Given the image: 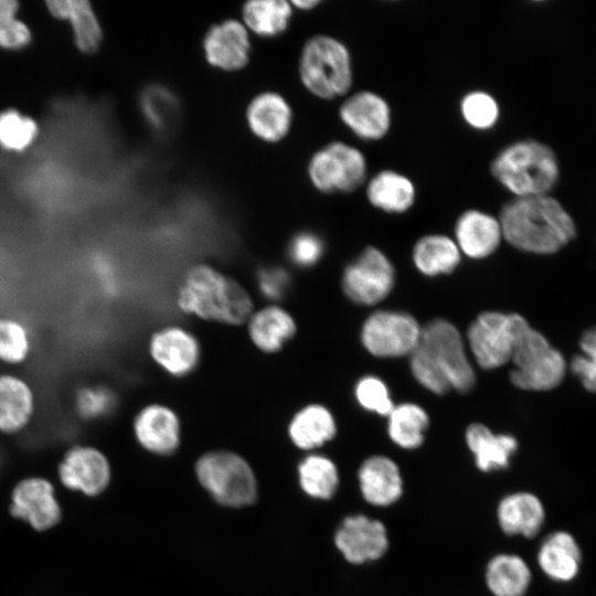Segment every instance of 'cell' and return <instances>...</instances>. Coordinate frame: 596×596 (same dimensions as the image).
<instances>
[{
    "mask_svg": "<svg viewBox=\"0 0 596 596\" xmlns=\"http://www.w3.org/2000/svg\"><path fill=\"white\" fill-rule=\"evenodd\" d=\"M358 479L363 498L371 504L389 505L402 496L400 469L389 457L368 458L359 469Z\"/></svg>",
    "mask_w": 596,
    "mask_h": 596,
    "instance_id": "22",
    "label": "cell"
},
{
    "mask_svg": "<svg viewBox=\"0 0 596 596\" xmlns=\"http://www.w3.org/2000/svg\"><path fill=\"white\" fill-rule=\"evenodd\" d=\"M46 6L54 18L71 23L78 50L88 54L98 50L103 31L87 0H51Z\"/></svg>",
    "mask_w": 596,
    "mask_h": 596,
    "instance_id": "26",
    "label": "cell"
},
{
    "mask_svg": "<svg viewBox=\"0 0 596 596\" xmlns=\"http://www.w3.org/2000/svg\"><path fill=\"white\" fill-rule=\"evenodd\" d=\"M525 322L518 313H480L467 331L469 348L478 365L491 370L511 361L515 340Z\"/></svg>",
    "mask_w": 596,
    "mask_h": 596,
    "instance_id": "9",
    "label": "cell"
},
{
    "mask_svg": "<svg viewBox=\"0 0 596 596\" xmlns=\"http://www.w3.org/2000/svg\"><path fill=\"white\" fill-rule=\"evenodd\" d=\"M579 350V353L573 355L570 369L585 390L596 393V326L583 332Z\"/></svg>",
    "mask_w": 596,
    "mask_h": 596,
    "instance_id": "39",
    "label": "cell"
},
{
    "mask_svg": "<svg viewBox=\"0 0 596 596\" xmlns=\"http://www.w3.org/2000/svg\"><path fill=\"white\" fill-rule=\"evenodd\" d=\"M10 512L28 522L33 529L44 531L53 528L62 517L52 483L41 477L21 480L11 497Z\"/></svg>",
    "mask_w": 596,
    "mask_h": 596,
    "instance_id": "15",
    "label": "cell"
},
{
    "mask_svg": "<svg viewBox=\"0 0 596 596\" xmlns=\"http://www.w3.org/2000/svg\"><path fill=\"white\" fill-rule=\"evenodd\" d=\"M301 489L316 499H330L339 485L334 462L321 455H309L298 466Z\"/></svg>",
    "mask_w": 596,
    "mask_h": 596,
    "instance_id": "34",
    "label": "cell"
},
{
    "mask_svg": "<svg viewBox=\"0 0 596 596\" xmlns=\"http://www.w3.org/2000/svg\"><path fill=\"white\" fill-rule=\"evenodd\" d=\"M245 25L259 36L273 38L283 33L290 21L291 3L284 0H252L242 9Z\"/></svg>",
    "mask_w": 596,
    "mask_h": 596,
    "instance_id": "32",
    "label": "cell"
},
{
    "mask_svg": "<svg viewBox=\"0 0 596 596\" xmlns=\"http://www.w3.org/2000/svg\"><path fill=\"white\" fill-rule=\"evenodd\" d=\"M114 394L102 386L86 387L77 396V409L85 418L106 415L114 407Z\"/></svg>",
    "mask_w": 596,
    "mask_h": 596,
    "instance_id": "42",
    "label": "cell"
},
{
    "mask_svg": "<svg viewBox=\"0 0 596 596\" xmlns=\"http://www.w3.org/2000/svg\"><path fill=\"white\" fill-rule=\"evenodd\" d=\"M287 433L296 447L310 450L332 439L337 425L332 413L326 406L309 404L294 414Z\"/></svg>",
    "mask_w": 596,
    "mask_h": 596,
    "instance_id": "28",
    "label": "cell"
},
{
    "mask_svg": "<svg viewBox=\"0 0 596 596\" xmlns=\"http://www.w3.org/2000/svg\"><path fill=\"white\" fill-rule=\"evenodd\" d=\"M503 240L532 254H553L567 245L576 234L571 215L549 194L514 198L498 216Z\"/></svg>",
    "mask_w": 596,
    "mask_h": 596,
    "instance_id": "1",
    "label": "cell"
},
{
    "mask_svg": "<svg viewBox=\"0 0 596 596\" xmlns=\"http://www.w3.org/2000/svg\"><path fill=\"white\" fill-rule=\"evenodd\" d=\"M486 582L494 596H523L531 582V572L520 556L500 554L488 563Z\"/></svg>",
    "mask_w": 596,
    "mask_h": 596,
    "instance_id": "31",
    "label": "cell"
},
{
    "mask_svg": "<svg viewBox=\"0 0 596 596\" xmlns=\"http://www.w3.org/2000/svg\"><path fill=\"white\" fill-rule=\"evenodd\" d=\"M412 258L423 275L433 277L451 273L459 265L461 253L454 238L429 234L415 243Z\"/></svg>",
    "mask_w": 596,
    "mask_h": 596,
    "instance_id": "30",
    "label": "cell"
},
{
    "mask_svg": "<svg viewBox=\"0 0 596 596\" xmlns=\"http://www.w3.org/2000/svg\"><path fill=\"white\" fill-rule=\"evenodd\" d=\"M319 3H320V1H317V0L292 1V6L296 7L297 9H301V10H311L315 7L319 6Z\"/></svg>",
    "mask_w": 596,
    "mask_h": 596,
    "instance_id": "46",
    "label": "cell"
},
{
    "mask_svg": "<svg viewBox=\"0 0 596 596\" xmlns=\"http://www.w3.org/2000/svg\"><path fill=\"white\" fill-rule=\"evenodd\" d=\"M422 327L417 320L402 311L380 310L364 321L361 341L364 348L379 358H398L417 347Z\"/></svg>",
    "mask_w": 596,
    "mask_h": 596,
    "instance_id": "10",
    "label": "cell"
},
{
    "mask_svg": "<svg viewBox=\"0 0 596 596\" xmlns=\"http://www.w3.org/2000/svg\"><path fill=\"white\" fill-rule=\"evenodd\" d=\"M581 551L575 539L558 531L549 535L539 550L538 562L552 579L566 582L574 578L581 565Z\"/></svg>",
    "mask_w": 596,
    "mask_h": 596,
    "instance_id": "29",
    "label": "cell"
},
{
    "mask_svg": "<svg viewBox=\"0 0 596 596\" xmlns=\"http://www.w3.org/2000/svg\"><path fill=\"white\" fill-rule=\"evenodd\" d=\"M497 517L504 533L533 538L543 525L545 511L536 496L517 492L501 500Z\"/></svg>",
    "mask_w": 596,
    "mask_h": 596,
    "instance_id": "25",
    "label": "cell"
},
{
    "mask_svg": "<svg viewBox=\"0 0 596 596\" xmlns=\"http://www.w3.org/2000/svg\"><path fill=\"white\" fill-rule=\"evenodd\" d=\"M139 106L146 123L157 131L168 130L174 124L179 109L174 94L159 84L142 91Z\"/></svg>",
    "mask_w": 596,
    "mask_h": 596,
    "instance_id": "35",
    "label": "cell"
},
{
    "mask_svg": "<svg viewBox=\"0 0 596 596\" xmlns=\"http://www.w3.org/2000/svg\"><path fill=\"white\" fill-rule=\"evenodd\" d=\"M61 482L72 490L96 496L110 480V465L99 449L88 445L70 447L57 468Z\"/></svg>",
    "mask_w": 596,
    "mask_h": 596,
    "instance_id": "12",
    "label": "cell"
},
{
    "mask_svg": "<svg viewBox=\"0 0 596 596\" xmlns=\"http://www.w3.org/2000/svg\"><path fill=\"white\" fill-rule=\"evenodd\" d=\"M132 430L143 449L159 456L174 453L181 439V425L177 413L159 403L148 404L136 414Z\"/></svg>",
    "mask_w": 596,
    "mask_h": 596,
    "instance_id": "17",
    "label": "cell"
},
{
    "mask_svg": "<svg viewBox=\"0 0 596 596\" xmlns=\"http://www.w3.org/2000/svg\"><path fill=\"white\" fill-rule=\"evenodd\" d=\"M411 371L422 386L438 395L450 390L468 393L476 383L461 334L445 319H435L422 328L411 354Z\"/></svg>",
    "mask_w": 596,
    "mask_h": 596,
    "instance_id": "2",
    "label": "cell"
},
{
    "mask_svg": "<svg viewBox=\"0 0 596 596\" xmlns=\"http://www.w3.org/2000/svg\"><path fill=\"white\" fill-rule=\"evenodd\" d=\"M323 254V242L315 233L304 231L292 236L288 245L290 260L299 267H310L318 263Z\"/></svg>",
    "mask_w": 596,
    "mask_h": 596,
    "instance_id": "41",
    "label": "cell"
},
{
    "mask_svg": "<svg viewBox=\"0 0 596 596\" xmlns=\"http://www.w3.org/2000/svg\"><path fill=\"white\" fill-rule=\"evenodd\" d=\"M249 130L267 142L281 140L290 130L292 111L284 96L275 92L256 95L246 109Z\"/></svg>",
    "mask_w": 596,
    "mask_h": 596,
    "instance_id": "21",
    "label": "cell"
},
{
    "mask_svg": "<svg viewBox=\"0 0 596 596\" xmlns=\"http://www.w3.org/2000/svg\"><path fill=\"white\" fill-rule=\"evenodd\" d=\"M30 41L29 26L17 18L7 21L0 29V47L19 50L26 46Z\"/></svg>",
    "mask_w": 596,
    "mask_h": 596,
    "instance_id": "44",
    "label": "cell"
},
{
    "mask_svg": "<svg viewBox=\"0 0 596 596\" xmlns=\"http://www.w3.org/2000/svg\"><path fill=\"white\" fill-rule=\"evenodd\" d=\"M492 178L515 198L547 194L558 179L553 150L534 139L502 148L490 162Z\"/></svg>",
    "mask_w": 596,
    "mask_h": 596,
    "instance_id": "4",
    "label": "cell"
},
{
    "mask_svg": "<svg viewBox=\"0 0 596 596\" xmlns=\"http://www.w3.org/2000/svg\"><path fill=\"white\" fill-rule=\"evenodd\" d=\"M201 486L220 504L241 508L252 504L257 496V482L249 464L230 450H211L195 462Z\"/></svg>",
    "mask_w": 596,
    "mask_h": 596,
    "instance_id": "7",
    "label": "cell"
},
{
    "mask_svg": "<svg viewBox=\"0 0 596 596\" xmlns=\"http://www.w3.org/2000/svg\"><path fill=\"white\" fill-rule=\"evenodd\" d=\"M394 279V267L387 256L379 248L368 246L345 267L342 288L352 301L372 306L391 292Z\"/></svg>",
    "mask_w": 596,
    "mask_h": 596,
    "instance_id": "11",
    "label": "cell"
},
{
    "mask_svg": "<svg viewBox=\"0 0 596 596\" xmlns=\"http://www.w3.org/2000/svg\"><path fill=\"white\" fill-rule=\"evenodd\" d=\"M205 60L223 71L243 68L249 58L251 41L245 26L233 19L212 25L203 39Z\"/></svg>",
    "mask_w": 596,
    "mask_h": 596,
    "instance_id": "18",
    "label": "cell"
},
{
    "mask_svg": "<svg viewBox=\"0 0 596 596\" xmlns=\"http://www.w3.org/2000/svg\"><path fill=\"white\" fill-rule=\"evenodd\" d=\"M177 306L187 315L224 324L238 326L253 313V299L235 279L213 266L198 264L184 274L177 292Z\"/></svg>",
    "mask_w": 596,
    "mask_h": 596,
    "instance_id": "3",
    "label": "cell"
},
{
    "mask_svg": "<svg viewBox=\"0 0 596 596\" xmlns=\"http://www.w3.org/2000/svg\"><path fill=\"white\" fill-rule=\"evenodd\" d=\"M334 543L344 558L353 564L377 560L389 547L383 523L360 514L342 521L336 532Z\"/></svg>",
    "mask_w": 596,
    "mask_h": 596,
    "instance_id": "16",
    "label": "cell"
},
{
    "mask_svg": "<svg viewBox=\"0 0 596 596\" xmlns=\"http://www.w3.org/2000/svg\"><path fill=\"white\" fill-rule=\"evenodd\" d=\"M257 286L268 300H280L288 290L290 278L288 273L278 266L263 267L257 273Z\"/></svg>",
    "mask_w": 596,
    "mask_h": 596,
    "instance_id": "43",
    "label": "cell"
},
{
    "mask_svg": "<svg viewBox=\"0 0 596 596\" xmlns=\"http://www.w3.org/2000/svg\"><path fill=\"white\" fill-rule=\"evenodd\" d=\"M311 184L322 193H350L366 180L368 162L363 152L343 141L318 149L308 163Z\"/></svg>",
    "mask_w": 596,
    "mask_h": 596,
    "instance_id": "8",
    "label": "cell"
},
{
    "mask_svg": "<svg viewBox=\"0 0 596 596\" xmlns=\"http://www.w3.org/2000/svg\"><path fill=\"white\" fill-rule=\"evenodd\" d=\"M510 371L511 383L526 391H550L561 384L566 372L563 354L526 321L515 340Z\"/></svg>",
    "mask_w": 596,
    "mask_h": 596,
    "instance_id": "6",
    "label": "cell"
},
{
    "mask_svg": "<svg viewBox=\"0 0 596 596\" xmlns=\"http://www.w3.org/2000/svg\"><path fill=\"white\" fill-rule=\"evenodd\" d=\"M502 238L499 219L478 209L464 211L455 223V242L460 253L472 259L493 254Z\"/></svg>",
    "mask_w": 596,
    "mask_h": 596,
    "instance_id": "19",
    "label": "cell"
},
{
    "mask_svg": "<svg viewBox=\"0 0 596 596\" xmlns=\"http://www.w3.org/2000/svg\"><path fill=\"white\" fill-rule=\"evenodd\" d=\"M342 124L365 141L383 139L391 129L392 110L387 100L372 91H359L340 105Z\"/></svg>",
    "mask_w": 596,
    "mask_h": 596,
    "instance_id": "13",
    "label": "cell"
},
{
    "mask_svg": "<svg viewBox=\"0 0 596 596\" xmlns=\"http://www.w3.org/2000/svg\"><path fill=\"white\" fill-rule=\"evenodd\" d=\"M298 71L306 89L327 100L348 94L353 83L350 51L331 35L316 34L306 41Z\"/></svg>",
    "mask_w": 596,
    "mask_h": 596,
    "instance_id": "5",
    "label": "cell"
},
{
    "mask_svg": "<svg viewBox=\"0 0 596 596\" xmlns=\"http://www.w3.org/2000/svg\"><path fill=\"white\" fill-rule=\"evenodd\" d=\"M387 433L393 443L404 449H415L424 441L428 427V415L423 407L414 403L394 406L390 413Z\"/></svg>",
    "mask_w": 596,
    "mask_h": 596,
    "instance_id": "33",
    "label": "cell"
},
{
    "mask_svg": "<svg viewBox=\"0 0 596 596\" xmlns=\"http://www.w3.org/2000/svg\"><path fill=\"white\" fill-rule=\"evenodd\" d=\"M39 134L34 119L15 109L0 113V146L10 151H23L29 148Z\"/></svg>",
    "mask_w": 596,
    "mask_h": 596,
    "instance_id": "38",
    "label": "cell"
},
{
    "mask_svg": "<svg viewBox=\"0 0 596 596\" xmlns=\"http://www.w3.org/2000/svg\"><path fill=\"white\" fill-rule=\"evenodd\" d=\"M32 340L28 327L19 319L0 316V362L17 366L30 356Z\"/></svg>",
    "mask_w": 596,
    "mask_h": 596,
    "instance_id": "36",
    "label": "cell"
},
{
    "mask_svg": "<svg viewBox=\"0 0 596 596\" xmlns=\"http://www.w3.org/2000/svg\"><path fill=\"white\" fill-rule=\"evenodd\" d=\"M368 202L375 209L390 214L409 211L416 201V187L405 174L384 169L376 172L365 188Z\"/></svg>",
    "mask_w": 596,
    "mask_h": 596,
    "instance_id": "24",
    "label": "cell"
},
{
    "mask_svg": "<svg viewBox=\"0 0 596 596\" xmlns=\"http://www.w3.org/2000/svg\"><path fill=\"white\" fill-rule=\"evenodd\" d=\"M466 443L482 471L507 468L518 448L517 439L507 434H493L487 426L473 423L466 430Z\"/></svg>",
    "mask_w": 596,
    "mask_h": 596,
    "instance_id": "27",
    "label": "cell"
},
{
    "mask_svg": "<svg viewBox=\"0 0 596 596\" xmlns=\"http://www.w3.org/2000/svg\"><path fill=\"white\" fill-rule=\"evenodd\" d=\"M246 322L252 343L264 353L280 351L297 330L292 316L275 304L253 311Z\"/></svg>",
    "mask_w": 596,
    "mask_h": 596,
    "instance_id": "23",
    "label": "cell"
},
{
    "mask_svg": "<svg viewBox=\"0 0 596 596\" xmlns=\"http://www.w3.org/2000/svg\"><path fill=\"white\" fill-rule=\"evenodd\" d=\"M464 121L475 130L492 129L500 118V106L490 93L475 89L466 93L459 103Z\"/></svg>",
    "mask_w": 596,
    "mask_h": 596,
    "instance_id": "37",
    "label": "cell"
},
{
    "mask_svg": "<svg viewBox=\"0 0 596 596\" xmlns=\"http://www.w3.org/2000/svg\"><path fill=\"white\" fill-rule=\"evenodd\" d=\"M19 3L15 0H0V29L9 20L17 18Z\"/></svg>",
    "mask_w": 596,
    "mask_h": 596,
    "instance_id": "45",
    "label": "cell"
},
{
    "mask_svg": "<svg viewBox=\"0 0 596 596\" xmlns=\"http://www.w3.org/2000/svg\"><path fill=\"white\" fill-rule=\"evenodd\" d=\"M36 396L31 384L20 375L0 373V433L15 435L32 422Z\"/></svg>",
    "mask_w": 596,
    "mask_h": 596,
    "instance_id": "20",
    "label": "cell"
},
{
    "mask_svg": "<svg viewBox=\"0 0 596 596\" xmlns=\"http://www.w3.org/2000/svg\"><path fill=\"white\" fill-rule=\"evenodd\" d=\"M149 354L169 375L183 377L200 363L201 347L195 336L187 329L167 326L151 336Z\"/></svg>",
    "mask_w": 596,
    "mask_h": 596,
    "instance_id": "14",
    "label": "cell"
},
{
    "mask_svg": "<svg viewBox=\"0 0 596 596\" xmlns=\"http://www.w3.org/2000/svg\"><path fill=\"white\" fill-rule=\"evenodd\" d=\"M355 398L366 411L389 416L394 408L390 391L385 383L374 375H366L355 385Z\"/></svg>",
    "mask_w": 596,
    "mask_h": 596,
    "instance_id": "40",
    "label": "cell"
}]
</instances>
